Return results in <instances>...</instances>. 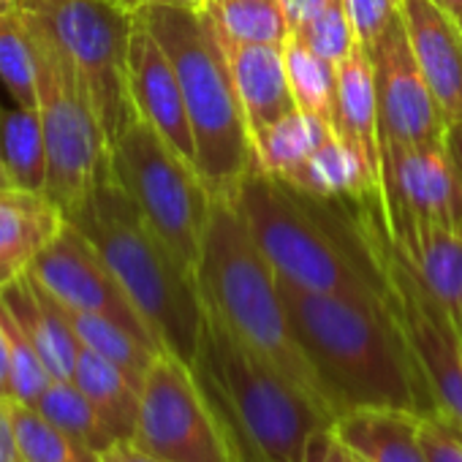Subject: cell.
I'll use <instances>...</instances> for the list:
<instances>
[{"label":"cell","mask_w":462,"mask_h":462,"mask_svg":"<svg viewBox=\"0 0 462 462\" xmlns=\"http://www.w3.org/2000/svg\"><path fill=\"white\" fill-rule=\"evenodd\" d=\"M101 462H169V459H161V457L139 448L134 440H117L101 454Z\"/></svg>","instance_id":"39"},{"label":"cell","mask_w":462,"mask_h":462,"mask_svg":"<svg viewBox=\"0 0 462 462\" xmlns=\"http://www.w3.org/2000/svg\"><path fill=\"white\" fill-rule=\"evenodd\" d=\"M17 12L71 60L112 147L139 117L128 88L134 14L115 0H17Z\"/></svg>","instance_id":"9"},{"label":"cell","mask_w":462,"mask_h":462,"mask_svg":"<svg viewBox=\"0 0 462 462\" xmlns=\"http://www.w3.org/2000/svg\"><path fill=\"white\" fill-rule=\"evenodd\" d=\"M139 17L174 63L196 139V169L212 199H231L254 166L243 106L220 36L204 9H144Z\"/></svg>","instance_id":"6"},{"label":"cell","mask_w":462,"mask_h":462,"mask_svg":"<svg viewBox=\"0 0 462 462\" xmlns=\"http://www.w3.org/2000/svg\"><path fill=\"white\" fill-rule=\"evenodd\" d=\"M281 294L335 419L356 408L438 413V402L389 302L316 294L283 281Z\"/></svg>","instance_id":"1"},{"label":"cell","mask_w":462,"mask_h":462,"mask_svg":"<svg viewBox=\"0 0 462 462\" xmlns=\"http://www.w3.org/2000/svg\"><path fill=\"white\" fill-rule=\"evenodd\" d=\"M117 6H123L128 14H139L144 9H201L207 0H115Z\"/></svg>","instance_id":"40"},{"label":"cell","mask_w":462,"mask_h":462,"mask_svg":"<svg viewBox=\"0 0 462 462\" xmlns=\"http://www.w3.org/2000/svg\"><path fill=\"white\" fill-rule=\"evenodd\" d=\"M63 226V209L44 190L0 188V289L23 278Z\"/></svg>","instance_id":"19"},{"label":"cell","mask_w":462,"mask_h":462,"mask_svg":"<svg viewBox=\"0 0 462 462\" xmlns=\"http://www.w3.org/2000/svg\"><path fill=\"white\" fill-rule=\"evenodd\" d=\"M131 440L169 462H237L193 370L161 351L142 381Z\"/></svg>","instance_id":"11"},{"label":"cell","mask_w":462,"mask_h":462,"mask_svg":"<svg viewBox=\"0 0 462 462\" xmlns=\"http://www.w3.org/2000/svg\"><path fill=\"white\" fill-rule=\"evenodd\" d=\"M0 161L14 188L47 190V144L39 109L14 104V109L0 112Z\"/></svg>","instance_id":"26"},{"label":"cell","mask_w":462,"mask_h":462,"mask_svg":"<svg viewBox=\"0 0 462 462\" xmlns=\"http://www.w3.org/2000/svg\"><path fill=\"white\" fill-rule=\"evenodd\" d=\"M128 88L136 115L150 123L196 169V139L174 63L139 17H134L131 33Z\"/></svg>","instance_id":"15"},{"label":"cell","mask_w":462,"mask_h":462,"mask_svg":"<svg viewBox=\"0 0 462 462\" xmlns=\"http://www.w3.org/2000/svg\"><path fill=\"white\" fill-rule=\"evenodd\" d=\"M0 462H23L12 416H9V400H0Z\"/></svg>","instance_id":"38"},{"label":"cell","mask_w":462,"mask_h":462,"mask_svg":"<svg viewBox=\"0 0 462 462\" xmlns=\"http://www.w3.org/2000/svg\"><path fill=\"white\" fill-rule=\"evenodd\" d=\"M9 185H12V177H9V171H6L4 161H0V188H9Z\"/></svg>","instance_id":"45"},{"label":"cell","mask_w":462,"mask_h":462,"mask_svg":"<svg viewBox=\"0 0 462 462\" xmlns=\"http://www.w3.org/2000/svg\"><path fill=\"white\" fill-rule=\"evenodd\" d=\"M28 25L39 60V117L47 144L44 193L69 215L112 171L109 139L71 60L33 23Z\"/></svg>","instance_id":"10"},{"label":"cell","mask_w":462,"mask_h":462,"mask_svg":"<svg viewBox=\"0 0 462 462\" xmlns=\"http://www.w3.org/2000/svg\"><path fill=\"white\" fill-rule=\"evenodd\" d=\"M196 281L204 310L212 313L245 348L308 392L335 421V411L319 383V375L294 335L281 281L254 243L235 199H212Z\"/></svg>","instance_id":"5"},{"label":"cell","mask_w":462,"mask_h":462,"mask_svg":"<svg viewBox=\"0 0 462 462\" xmlns=\"http://www.w3.org/2000/svg\"><path fill=\"white\" fill-rule=\"evenodd\" d=\"M305 462H362V459L351 448H346L329 427H324L310 438Z\"/></svg>","instance_id":"37"},{"label":"cell","mask_w":462,"mask_h":462,"mask_svg":"<svg viewBox=\"0 0 462 462\" xmlns=\"http://www.w3.org/2000/svg\"><path fill=\"white\" fill-rule=\"evenodd\" d=\"M346 4L356 44L365 50H370L400 14V0H346Z\"/></svg>","instance_id":"35"},{"label":"cell","mask_w":462,"mask_h":462,"mask_svg":"<svg viewBox=\"0 0 462 462\" xmlns=\"http://www.w3.org/2000/svg\"><path fill=\"white\" fill-rule=\"evenodd\" d=\"M389 235L411 273L462 329V223L405 220Z\"/></svg>","instance_id":"18"},{"label":"cell","mask_w":462,"mask_h":462,"mask_svg":"<svg viewBox=\"0 0 462 462\" xmlns=\"http://www.w3.org/2000/svg\"><path fill=\"white\" fill-rule=\"evenodd\" d=\"M365 251L386 281L389 308L416 354L424 381L438 402V413L462 427V329L448 310L421 286L400 256L378 193L348 201Z\"/></svg>","instance_id":"7"},{"label":"cell","mask_w":462,"mask_h":462,"mask_svg":"<svg viewBox=\"0 0 462 462\" xmlns=\"http://www.w3.org/2000/svg\"><path fill=\"white\" fill-rule=\"evenodd\" d=\"M381 171L389 231L405 220L462 223V152L454 144L451 131L443 144H383Z\"/></svg>","instance_id":"13"},{"label":"cell","mask_w":462,"mask_h":462,"mask_svg":"<svg viewBox=\"0 0 462 462\" xmlns=\"http://www.w3.org/2000/svg\"><path fill=\"white\" fill-rule=\"evenodd\" d=\"M66 220L106 262L158 346L190 365L204 327L196 273L155 235L112 171Z\"/></svg>","instance_id":"4"},{"label":"cell","mask_w":462,"mask_h":462,"mask_svg":"<svg viewBox=\"0 0 462 462\" xmlns=\"http://www.w3.org/2000/svg\"><path fill=\"white\" fill-rule=\"evenodd\" d=\"M33 408L69 438H74L96 454H104L112 443H117L96 405L71 378H52V383L44 389Z\"/></svg>","instance_id":"29"},{"label":"cell","mask_w":462,"mask_h":462,"mask_svg":"<svg viewBox=\"0 0 462 462\" xmlns=\"http://www.w3.org/2000/svg\"><path fill=\"white\" fill-rule=\"evenodd\" d=\"M0 400H14V383H12V359L6 335L0 329Z\"/></svg>","instance_id":"41"},{"label":"cell","mask_w":462,"mask_h":462,"mask_svg":"<svg viewBox=\"0 0 462 462\" xmlns=\"http://www.w3.org/2000/svg\"><path fill=\"white\" fill-rule=\"evenodd\" d=\"M0 82L14 98V104L39 109L36 42L28 20L20 12L0 14Z\"/></svg>","instance_id":"31"},{"label":"cell","mask_w":462,"mask_h":462,"mask_svg":"<svg viewBox=\"0 0 462 462\" xmlns=\"http://www.w3.org/2000/svg\"><path fill=\"white\" fill-rule=\"evenodd\" d=\"M335 134L337 131L321 117L297 109L254 136V166L275 180H289Z\"/></svg>","instance_id":"25"},{"label":"cell","mask_w":462,"mask_h":462,"mask_svg":"<svg viewBox=\"0 0 462 462\" xmlns=\"http://www.w3.org/2000/svg\"><path fill=\"white\" fill-rule=\"evenodd\" d=\"M373 63L381 144H443L451 125L446 123L419 63L411 50L402 17L383 31V36L367 50Z\"/></svg>","instance_id":"12"},{"label":"cell","mask_w":462,"mask_h":462,"mask_svg":"<svg viewBox=\"0 0 462 462\" xmlns=\"http://www.w3.org/2000/svg\"><path fill=\"white\" fill-rule=\"evenodd\" d=\"M435 4H438L443 12H448L451 17H457V20L462 23V0H435Z\"/></svg>","instance_id":"43"},{"label":"cell","mask_w":462,"mask_h":462,"mask_svg":"<svg viewBox=\"0 0 462 462\" xmlns=\"http://www.w3.org/2000/svg\"><path fill=\"white\" fill-rule=\"evenodd\" d=\"M419 435L427 462H462V427L443 413L421 416Z\"/></svg>","instance_id":"36"},{"label":"cell","mask_w":462,"mask_h":462,"mask_svg":"<svg viewBox=\"0 0 462 462\" xmlns=\"http://www.w3.org/2000/svg\"><path fill=\"white\" fill-rule=\"evenodd\" d=\"M316 199H359L381 190L365 158L340 134L329 136L289 180H281Z\"/></svg>","instance_id":"23"},{"label":"cell","mask_w":462,"mask_h":462,"mask_svg":"<svg viewBox=\"0 0 462 462\" xmlns=\"http://www.w3.org/2000/svg\"><path fill=\"white\" fill-rule=\"evenodd\" d=\"M291 36L305 42L316 55L332 63H340L356 47L346 0H316L302 25Z\"/></svg>","instance_id":"34"},{"label":"cell","mask_w":462,"mask_h":462,"mask_svg":"<svg viewBox=\"0 0 462 462\" xmlns=\"http://www.w3.org/2000/svg\"><path fill=\"white\" fill-rule=\"evenodd\" d=\"M419 419L394 408H356L340 413L329 430L362 462H427Z\"/></svg>","instance_id":"21"},{"label":"cell","mask_w":462,"mask_h":462,"mask_svg":"<svg viewBox=\"0 0 462 462\" xmlns=\"http://www.w3.org/2000/svg\"><path fill=\"white\" fill-rule=\"evenodd\" d=\"M9 416L23 462H101V454L69 438L63 430L47 421L33 405L9 400Z\"/></svg>","instance_id":"32"},{"label":"cell","mask_w":462,"mask_h":462,"mask_svg":"<svg viewBox=\"0 0 462 462\" xmlns=\"http://www.w3.org/2000/svg\"><path fill=\"white\" fill-rule=\"evenodd\" d=\"M63 310H66L71 329L79 337L82 348H90L93 354L123 367L136 381H144L147 370L152 367L155 356L161 354L155 346H150L147 340H142L139 335H134L131 329L120 327L112 319H104L96 313H79L71 308H63Z\"/></svg>","instance_id":"30"},{"label":"cell","mask_w":462,"mask_h":462,"mask_svg":"<svg viewBox=\"0 0 462 462\" xmlns=\"http://www.w3.org/2000/svg\"><path fill=\"white\" fill-rule=\"evenodd\" d=\"M337 123H340V136L356 147V152L365 158L367 169L381 185L383 144H381L373 63L367 50L359 44L337 63Z\"/></svg>","instance_id":"22"},{"label":"cell","mask_w":462,"mask_h":462,"mask_svg":"<svg viewBox=\"0 0 462 462\" xmlns=\"http://www.w3.org/2000/svg\"><path fill=\"white\" fill-rule=\"evenodd\" d=\"M286 74L297 109L321 117L340 134L337 123V63L316 55L305 42L291 36L283 47Z\"/></svg>","instance_id":"28"},{"label":"cell","mask_w":462,"mask_h":462,"mask_svg":"<svg viewBox=\"0 0 462 462\" xmlns=\"http://www.w3.org/2000/svg\"><path fill=\"white\" fill-rule=\"evenodd\" d=\"M63 308L79 310V313H96L104 319L117 321L120 327L131 329L158 351V340L131 305L128 294L106 267V262L98 256V251L90 245V240L74 228L69 220L60 228V235L36 256V262L28 270Z\"/></svg>","instance_id":"14"},{"label":"cell","mask_w":462,"mask_h":462,"mask_svg":"<svg viewBox=\"0 0 462 462\" xmlns=\"http://www.w3.org/2000/svg\"><path fill=\"white\" fill-rule=\"evenodd\" d=\"M71 381L88 394V400L96 405V411L112 430V435L117 440H131L139 413L142 381L128 375L115 362L93 354L90 348L79 351Z\"/></svg>","instance_id":"24"},{"label":"cell","mask_w":462,"mask_h":462,"mask_svg":"<svg viewBox=\"0 0 462 462\" xmlns=\"http://www.w3.org/2000/svg\"><path fill=\"white\" fill-rule=\"evenodd\" d=\"M400 17L446 123L462 125V23L435 0H400Z\"/></svg>","instance_id":"16"},{"label":"cell","mask_w":462,"mask_h":462,"mask_svg":"<svg viewBox=\"0 0 462 462\" xmlns=\"http://www.w3.org/2000/svg\"><path fill=\"white\" fill-rule=\"evenodd\" d=\"M231 199L278 281L316 294L389 302L383 273L365 251L346 199L308 196L256 166Z\"/></svg>","instance_id":"2"},{"label":"cell","mask_w":462,"mask_h":462,"mask_svg":"<svg viewBox=\"0 0 462 462\" xmlns=\"http://www.w3.org/2000/svg\"><path fill=\"white\" fill-rule=\"evenodd\" d=\"M0 329L6 335L9 359H12V383H14V400L25 405H36V400L44 394V389L52 383V375L25 332V327L17 321V316L9 310V305L0 300Z\"/></svg>","instance_id":"33"},{"label":"cell","mask_w":462,"mask_h":462,"mask_svg":"<svg viewBox=\"0 0 462 462\" xmlns=\"http://www.w3.org/2000/svg\"><path fill=\"white\" fill-rule=\"evenodd\" d=\"M0 300L9 305V310L17 316V321L36 343L50 375L71 378L82 343L74 335L63 305L31 273L0 289Z\"/></svg>","instance_id":"20"},{"label":"cell","mask_w":462,"mask_h":462,"mask_svg":"<svg viewBox=\"0 0 462 462\" xmlns=\"http://www.w3.org/2000/svg\"><path fill=\"white\" fill-rule=\"evenodd\" d=\"M190 370L237 462H305L310 438L332 424L308 392L207 310Z\"/></svg>","instance_id":"3"},{"label":"cell","mask_w":462,"mask_h":462,"mask_svg":"<svg viewBox=\"0 0 462 462\" xmlns=\"http://www.w3.org/2000/svg\"><path fill=\"white\" fill-rule=\"evenodd\" d=\"M201 9L226 42L286 47L291 39L281 0H207Z\"/></svg>","instance_id":"27"},{"label":"cell","mask_w":462,"mask_h":462,"mask_svg":"<svg viewBox=\"0 0 462 462\" xmlns=\"http://www.w3.org/2000/svg\"><path fill=\"white\" fill-rule=\"evenodd\" d=\"M109 166L155 235L196 273L212 209L199 171L142 117L112 142Z\"/></svg>","instance_id":"8"},{"label":"cell","mask_w":462,"mask_h":462,"mask_svg":"<svg viewBox=\"0 0 462 462\" xmlns=\"http://www.w3.org/2000/svg\"><path fill=\"white\" fill-rule=\"evenodd\" d=\"M235 90L243 106L248 136H259L264 128L297 112V101L286 74L283 47L273 44H235L220 39Z\"/></svg>","instance_id":"17"},{"label":"cell","mask_w":462,"mask_h":462,"mask_svg":"<svg viewBox=\"0 0 462 462\" xmlns=\"http://www.w3.org/2000/svg\"><path fill=\"white\" fill-rule=\"evenodd\" d=\"M283 4V12L289 17V25H291V33L302 25V20L308 17L310 6L316 4V0H281Z\"/></svg>","instance_id":"42"},{"label":"cell","mask_w":462,"mask_h":462,"mask_svg":"<svg viewBox=\"0 0 462 462\" xmlns=\"http://www.w3.org/2000/svg\"><path fill=\"white\" fill-rule=\"evenodd\" d=\"M0 112H4V106H0Z\"/></svg>","instance_id":"46"},{"label":"cell","mask_w":462,"mask_h":462,"mask_svg":"<svg viewBox=\"0 0 462 462\" xmlns=\"http://www.w3.org/2000/svg\"><path fill=\"white\" fill-rule=\"evenodd\" d=\"M17 12V0H0V14H14Z\"/></svg>","instance_id":"44"}]
</instances>
